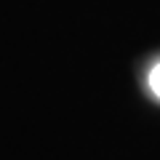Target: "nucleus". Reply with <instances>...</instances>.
<instances>
[{
  "label": "nucleus",
  "instance_id": "f257e3e1",
  "mask_svg": "<svg viewBox=\"0 0 160 160\" xmlns=\"http://www.w3.org/2000/svg\"><path fill=\"white\" fill-rule=\"evenodd\" d=\"M147 88H149V93L160 102V62L149 69V75H147Z\"/></svg>",
  "mask_w": 160,
  "mask_h": 160
}]
</instances>
